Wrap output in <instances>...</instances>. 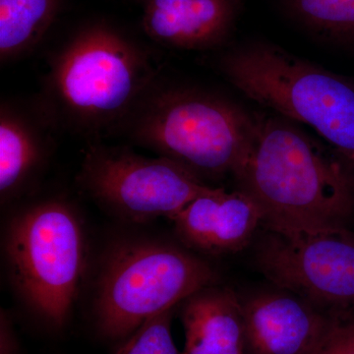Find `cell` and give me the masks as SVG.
Returning <instances> with one entry per match:
<instances>
[{"label":"cell","mask_w":354,"mask_h":354,"mask_svg":"<svg viewBox=\"0 0 354 354\" xmlns=\"http://www.w3.org/2000/svg\"><path fill=\"white\" fill-rule=\"evenodd\" d=\"M234 176L257 205L267 230L344 228L354 209L353 177L286 118L256 122L252 143Z\"/></svg>","instance_id":"1"},{"label":"cell","mask_w":354,"mask_h":354,"mask_svg":"<svg viewBox=\"0 0 354 354\" xmlns=\"http://www.w3.org/2000/svg\"><path fill=\"white\" fill-rule=\"evenodd\" d=\"M155 57L111 26L78 30L55 53L41 111L53 128L97 139L120 130L156 84Z\"/></svg>","instance_id":"2"},{"label":"cell","mask_w":354,"mask_h":354,"mask_svg":"<svg viewBox=\"0 0 354 354\" xmlns=\"http://www.w3.org/2000/svg\"><path fill=\"white\" fill-rule=\"evenodd\" d=\"M256 122L216 95L155 84L120 130L136 145L169 158L206 183L234 176L252 143Z\"/></svg>","instance_id":"3"},{"label":"cell","mask_w":354,"mask_h":354,"mask_svg":"<svg viewBox=\"0 0 354 354\" xmlns=\"http://www.w3.org/2000/svg\"><path fill=\"white\" fill-rule=\"evenodd\" d=\"M211 266L183 247L153 239L120 242L100 272L95 314L100 332L127 339L144 323L213 286Z\"/></svg>","instance_id":"4"},{"label":"cell","mask_w":354,"mask_h":354,"mask_svg":"<svg viewBox=\"0 0 354 354\" xmlns=\"http://www.w3.org/2000/svg\"><path fill=\"white\" fill-rule=\"evenodd\" d=\"M221 70L253 101L309 125L335 148L354 156V88L344 79L262 43L227 53Z\"/></svg>","instance_id":"5"},{"label":"cell","mask_w":354,"mask_h":354,"mask_svg":"<svg viewBox=\"0 0 354 354\" xmlns=\"http://www.w3.org/2000/svg\"><path fill=\"white\" fill-rule=\"evenodd\" d=\"M6 253L26 304L44 322L64 326L86 265L85 235L73 207L48 199L23 209L9 225Z\"/></svg>","instance_id":"6"},{"label":"cell","mask_w":354,"mask_h":354,"mask_svg":"<svg viewBox=\"0 0 354 354\" xmlns=\"http://www.w3.org/2000/svg\"><path fill=\"white\" fill-rule=\"evenodd\" d=\"M76 181L104 211L131 223L171 220L212 187L169 158L99 143L88 146Z\"/></svg>","instance_id":"7"},{"label":"cell","mask_w":354,"mask_h":354,"mask_svg":"<svg viewBox=\"0 0 354 354\" xmlns=\"http://www.w3.org/2000/svg\"><path fill=\"white\" fill-rule=\"evenodd\" d=\"M258 270L279 290L313 305H354V237L344 228L267 230L255 249Z\"/></svg>","instance_id":"8"},{"label":"cell","mask_w":354,"mask_h":354,"mask_svg":"<svg viewBox=\"0 0 354 354\" xmlns=\"http://www.w3.org/2000/svg\"><path fill=\"white\" fill-rule=\"evenodd\" d=\"M245 354H306L329 319L288 291H265L241 301Z\"/></svg>","instance_id":"9"},{"label":"cell","mask_w":354,"mask_h":354,"mask_svg":"<svg viewBox=\"0 0 354 354\" xmlns=\"http://www.w3.org/2000/svg\"><path fill=\"white\" fill-rule=\"evenodd\" d=\"M187 248L214 254L234 253L249 244L262 225L256 203L243 191L211 188L171 218Z\"/></svg>","instance_id":"10"},{"label":"cell","mask_w":354,"mask_h":354,"mask_svg":"<svg viewBox=\"0 0 354 354\" xmlns=\"http://www.w3.org/2000/svg\"><path fill=\"white\" fill-rule=\"evenodd\" d=\"M235 0H141L142 26L149 38L167 48L207 50L228 36Z\"/></svg>","instance_id":"11"},{"label":"cell","mask_w":354,"mask_h":354,"mask_svg":"<svg viewBox=\"0 0 354 354\" xmlns=\"http://www.w3.org/2000/svg\"><path fill=\"white\" fill-rule=\"evenodd\" d=\"M41 111L31 113L10 102L0 109V196L2 204L20 196L46 164L50 151Z\"/></svg>","instance_id":"12"},{"label":"cell","mask_w":354,"mask_h":354,"mask_svg":"<svg viewBox=\"0 0 354 354\" xmlns=\"http://www.w3.org/2000/svg\"><path fill=\"white\" fill-rule=\"evenodd\" d=\"M183 354H245L241 300L227 288L206 286L180 304Z\"/></svg>","instance_id":"13"},{"label":"cell","mask_w":354,"mask_h":354,"mask_svg":"<svg viewBox=\"0 0 354 354\" xmlns=\"http://www.w3.org/2000/svg\"><path fill=\"white\" fill-rule=\"evenodd\" d=\"M62 0H0V60L30 55L57 19Z\"/></svg>","instance_id":"14"},{"label":"cell","mask_w":354,"mask_h":354,"mask_svg":"<svg viewBox=\"0 0 354 354\" xmlns=\"http://www.w3.org/2000/svg\"><path fill=\"white\" fill-rule=\"evenodd\" d=\"M298 19L316 31L354 34V0H286Z\"/></svg>","instance_id":"15"},{"label":"cell","mask_w":354,"mask_h":354,"mask_svg":"<svg viewBox=\"0 0 354 354\" xmlns=\"http://www.w3.org/2000/svg\"><path fill=\"white\" fill-rule=\"evenodd\" d=\"M174 309L153 317L127 337L115 354H183L171 334Z\"/></svg>","instance_id":"16"},{"label":"cell","mask_w":354,"mask_h":354,"mask_svg":"<svg viewBox=\"0 0 354 354\" xmlns=\"http://www.w3.org/2000/svg\"><path fill=\"white\" fill-rule=\"evenodd\" d=\"M306 354H354V320L330 321L321 339Z\"/></svg>","instance_id":"17"},{"label":"cell","mask_w":354,"mask_h":354,"mask_svg":"<svg viewBox=\"0 0 354 354\" xmlns=\"http://www.w3.org/2000/svg\"><path fill=\"white\" fill-rule=\"evenodd\" d=\"M0 354H20L19 342L13 329L12 321L1 309L0 316Z\"/></svg>","instance_id":"18"},{"label":"cell","mask_w":354,"mask_h":354,"mask_svg":"<svg viewBox=\"0 0 354 354\" xmlns=\"http://www.w3.org/2000/svg\"><path fill=\"white\" fill-rule=\"evenodd\" d=\"M235 1H239V0H235Z\"/></svg>","instance_id":"19"}]
</instances>
